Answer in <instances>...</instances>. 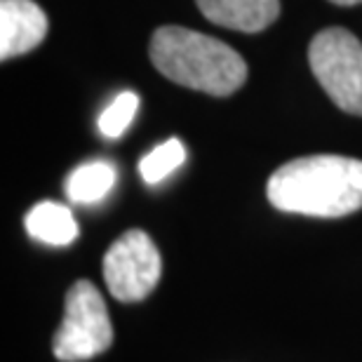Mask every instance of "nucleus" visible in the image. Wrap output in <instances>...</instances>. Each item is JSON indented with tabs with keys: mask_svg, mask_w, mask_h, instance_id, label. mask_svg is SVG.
<instances>
[{
	"mask_svg": "<svg viewBox=\"0 0 362 362\" xmlns=\"http://www.w3.org/2000/svg\"><path fill=\"white\" fill-rule=\"evenodd\" d=\"M26 233L42 245H54V247H66L78 238V223L71 214V209L59 202L45 200L38 202L31 212L26 214Z\"/></svg>",
	"mask_w": 362,
	"mask_h": 362,
	"instance_id": "8",
	"label": "nucleus"
},
{
	"mask_svg": "<svg viewBox=\"0 0 362 362\" xmlns=\"http://www.w3.org/2000/svg\"><path fill=\"white\" fill-rule=\"evenodd\" d=\"M308 64L329 99L351 115H362V42L346 28H325L310 40Z\"/></svg>",
	"mask_w": 362,
	"mask_h": 362,
	"instance_id": "4",
	"label": "nucleus"
},
{
	"mask_svg": "<svg viewBox=\"0 0 362 362\" xmlns=\"http://www.w3.org/2000/svg\"><path fill=\"white\" fill-rule=\"evenodd\" d=\"M148 54L168 81L214 97H228L247 81V64L233 47L184 26L158 28Z\"/></svg>",
	"mask_w": 362,
	"mask_h": 362,
	"instance_id": "2",
	"label": "nucleus"
},
{
	"mask_svg": "<svg viewBox=\"0 0 362 362\" xmlns=\"http://www.w3.org/2000/svg\"><path fill=\"white\" fill-rule=\"evenodd\" d=\"M113 344V327L99 289L88 280L74 282L64 303V320L54 332L52 351L62 362H83L101 356Z\"/></svg>",
	"mask_w": 362,
	"mask_h": 362,
	"instance_id": "3",
	"label": "nucleus"
},
{
	"mask_svg": "<svg viewBox=\"0 0 362 362\" xmlns=\"http://www.w3.org/2000/svg\"><path fill=\"white\" fill-rule=\"evenodd\" d=\"M186 160V148L184 144L179 139H168L160 146H156L151 153L144 158L139 163V172H141V179L146 181L148 186H156L160 184L163 179H168L172 172L177 168H181Z\"/></svg>",
	"mask_w": 362,
	"mask_h": 362,
	"instance_id": "10",
	"label": "nucleus"
},
{
	"mask_svg": "<svg viewBox=\"0 0 362 362\" xmlns=\"http://www.w3.org/2000/svg\"><path fill=\"white\" fill-rule=\"evenodd\" d=\"M115 186V168L106 160H92L71 172L66 195L76 205H94L104 200Z\"/></svg>",
	"mask_w": 362,
	"mask_h": 362,
	"instance_id": "9",
	"label": "nucleus"
},
{
	"mask_svg": "<svg viewBox=\"0 0 362 362\" xmlns=\"http://www.w3.org/2000/svg\"><path fill=\"white\" fill-rule=\"evenodd\" d=\"M329 3H334V5H344V7H349V5H360L362 0H329Z\"/></svg>",
	"mask_w": 362,
	"mask_h": 362,
	"instance_id": "12",
	"label": "nucleus"
},
{
	"mask_svg": "<svg viewBox=\"0 0 362 362\" xmlns=\"http://www.w3.org/2000/svg\"><path fill=\"white\" fill-rule=\"evenodd\" d=\"M47 28V14L33 0H0V59L31 52Z\"/></svg>",
	"mask_w": 362,
	"mask_h": 362,
	"instance_id": "6",
	"label": "nucleus"
},
{
	"mask_svg": "<svg viewBox=\"0 0 362 362\" xmlns=\"http://www.w3.org/2000/svg\"><path fill=\"white\" fill-rule=\"evenodd\" d=\"M280 212L337 219L362 207V160L346 156H306L278 168L266 186Z\"/></svg>",
	"mask_w": 362,
	"mask_h": 362,
	"instance_id": "1",
	"label": "nucleus"
},
{
	"mask_svg": "<svg viewBox=\"0 0 362 362\" xmlns=\"http://www.w3.org/2000/svg\"><path fill=\"white\" fill-rule=\"evenodd\" d=\"M136 111H139V97L134 92H120L106 106V111L99 115V132L108 139L125 134V129L132 125Z\"/></svg>",
	"mask_w": 362,
	"mask_h": 362,
	"instance_id": "11",
	"label": "nucleus"
},
{
	"mask_svg": "<svg viewBox=\"0 0 362 362\" xmlns=\"http://www.w3.org/2000/svg\"><path fill=\"white\" fill-rule=\"evenodd\" d=\"M195 5L212 24L243 33L264 31L280 14V0H195Z\"/></svg>",
	"mask_w": 362,
	"mask_h": 362,
	"instance_id": "7",
	"label": "nucleus"
},
{
	"mask_svg": "<svg viewBox=\"0 0 362 362\" xmlns=\"http://www.w3.org/2000/svg\"><path fill=\"white\" fill-rule=\"evenodd\" d=\"M163 275V259L148 233L132 228L122 233L104 257V280L113 299L141 301L153 292Z\"/></svg>",
	"mask_w": 362,
	"mask_h": 362,
	"instance_id": "5",
	"label": "nucleus"
}]
</instances>
